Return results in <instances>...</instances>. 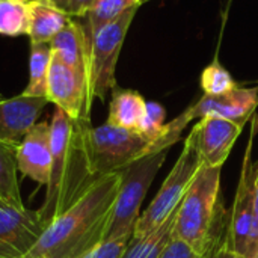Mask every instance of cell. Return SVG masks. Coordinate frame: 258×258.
<instances>
[{"mask_svg":"<svg viewBox=\"0 0 258 258\" xmlns=\"http://www.w3.org/2000/svg\"><path fill=\"white\" fill-rule=\"evenodd\" d=\"M121 171L98 180L62 215L48 224L21 258H85L107 236Z\"/></svg>","mask_w":258,"mask_h":258,"instance_id":"cell-1","label":"cell"},{"mask_svg":"<svg viewBox=\"0 0 258 258\" xmlns=\"http://www.w3.org/2000/svg\"><path fill=\"white\" fill-rule=\"evenodd\" d=\"M91 119H71L59 107L50 121L51 169L42 206L36 215L45 228L70 209L97 177L91 151Z\"/></svg>","mask_w":258,"mask_h":258,"instance_id":"cell-2","label":"cell"},{"mask_svg":"<svg viewBox=\"0 0 258 258\" xmlns=\"http://www.w3.org/2000/svg\"><path fill=\"white\" fill-rule=\"evenodd\" d=\"M221 171L203 165L177 209L174 236L189 243L197 252L204 254L212 230L222 207Z\"/></svg>","mask_w":258,"mask_h":258,"instance_id":"cell-3","label":"cell"},{"mask_svg":"<svg viewBox=\"0 0 258 258\" xmlns=\"http://www.w3.org/2000/svg\"><path fill=\"white\" fill-rule=\"evenodd\" d=\"M166 154L168 150L148 154L121 171V186L118 190L113 216L106 239L118 236H133L136 221L141 216L142 203L159 169L163 166Z\"/></svg>","mask_w":258,"mask_h":258,"instance_id":"cell-4","label":"cell"},{"mask_svg":"<svg viewBox=\"0 0 258 258\" xmlns=\"http://www.w3.org/2000/svg\"><path fill=\"white\" fill-rule=\"evenodd\" d=\"M201 166H203V162L198 156V151L192 139L187 136L184 139L183 150L174 168L165 178L162 187L159 189L154 200L150 203L148 209L136 221L133 237L148 234L150 231L162 225L172 215V212L183 201L189 186L192 184Z\"/></svg>","mask_w":258,"mask_h":258,"instance_id":"cell-5","label":"cell"},{"mask_svg":"<svg viewBox=\"0 0 258 258\" xmlns=\"http://www.w3.org/2000/svg\"><path fill=\"white\" fill-rule=\"evenodd\" d=\"M92 165L97 177L119 172L133 162L157 151L156 144L141 132L115 127L109 122L91 128Z\"/></svg>","mask_w":258,"mask_h":258,"instance_id":"cell-6","label":"cell"},{"mask_svg":"<svg viewBox=\"0 0 258 258\" xmlns=\"http://www.w3.org/2000/svg\"><path fill=\"white\" fill-rule=\"evenodd\" d=\"M138 9H130L119 18L101 27L89 41V85L92 98L101 101L116 88V63L128 27Z\"/></svg>","mask_w":258,"mask_h":258,"instance_id":"cell-7","label":"cell"},{"mask_svg":"<svg viewBox=\"0 0 258 258\" xmlns=\"http://www.w3.org/2000/svg\"><path fill=\"white\" fill-rule=\"evenodd\" d=\"M257 106L258 86H237L231 92L218 97L204 94L195 104L187 107L174 121L168 122V133L172 139L178 141L189 122H192L194 119H201L204 116H218L245 125Z\"/></svg>","mask_w":258,"mask_h":258,"instance_id":"cell-8","label":"cell"},{"mask_svg":"<svg viewBox=\"0 0 258 258\" xmlns=\"http://www.w3.org/2000/svg\"><path fill=\"white\" fill-rule=\"evenodd\" d=\"M47 100L76 121L89 119L94 101L88 79L54 56L48 71Z\"/></svg>","mask_w":258,"mask_h":258,"instance_id":"cell-9","label":"cell"},{"mask_svg":"<svg viewBox=\"0 0 258 258\" xmlns=\"http://www.w3.org/2000/svg\"><path fill=\"white\" fill-rule=\"evenodd\" d=\"M242 130V124L218 116H204L198 119L187 136L192 139L203 165L222 168Z\"/></svg>","mask_w":258,"mask_h":258,"instance_id":"cell-10","label":"cell"},{"mask_svg":"<svg viewBox=\"0 0 258 258\" xmlns=\"http://www.w3.org/2000/svg\"><path fill=\"white\" fill-rule=\"evenodd\" d=\"M254 181H255V165L252 163V136L246 148L240 178L237 184L236 198L230 212V230L234 249L245 258L246 246L251 236L254 222Z\"/></svg>","mask_w":258,"mask_h":258,"instance_id":"cell-11","label":"cell"},{"mask_svg":"<svg viewBox=\"0 0 258 258\" xmlns=\"http://www.w3.org/2000/svg\"><path fill=\"white\" fill-rule=\"evenodd\" d=\"M50 122H36L24 136L17 148V168L18 171L36 181L47 186L51 169V136Z\"/></svg>","mask_w":258,"mask_h":258,"instance_id":"cell-12","label":"cell"},{"mask_svg":"<svg viewBox=\"0 0 258 258\" xmlns=\"http://www.w3.org/2000/svg\"><path fill=\"white\" fill-rule=\"evenodd\" d=\"M45 97L17 95L0 101V142L18 147L47 106Z\"/></svg>","mask_w":258,"mask_h":258,"instance_id":"cell-13","label":"cell"},{"mask_svg":"<svg viewBox=\"0 0 258 258\" xmlns=\"http://www.w3.org/2000/svg\"><path fill=\"white\" fill-rule=\"evenodd\" d=\"M36 212L17 209L0 198V246L26 254L42 234Z\"/></svg>","mask_w":258,"mask_h":258,"instance_id":"cell-14","label":"cell"},{"mask_svg":"<svg viewBox=\"0 0 258 258\" xmlns=\"http://www.w3.org/2000/svg\"><path fill=\"white\" fill-rule=\"evenodd\" d=\"M51 54L74 68L89 82V45L82 23H70L50 41ZM91 86V85H89Z\"/></svg>","mask_w":258,"mask_h":258,"instance_id":"cell-15","label":"cell"},{"mask_svg":"<svg viewBox=\"0 0 258 258\" xmlns=\"http://www.w3.org/2000/svg\"><path fill=\"white\" fill-rule=\"evenodd\" d=\"M29 39L30 42H48L70 23V17L63 14L51 0L29 2Z\"/></svg>","mask_w":258,"mask_h":258,"instance_id":"cell-16","label":"cell"},{"mask_svg":"<svg viewBox=\"0 0 258 258\" xmlns=\"http://www.w3.org/2000/svg\"><path fill=\"white\" fill-rule=\"evenodd\" d=\"M145 112H147V101L139 92L132 89L115 88L112 91L109 116L106 122L115 127L139 132Z\"/></svg>","mask_w":258,"mask_h":258,"instance_id":"cell-17","label":"cell"},{"mask_svg":"<svg viewBox=\"0 0 258 258\" xmlns=\"http://www.w3.org/2000/svg\"><path fill=\"white\" fill-rule=\"evenodd\" d=\"M178 209V207H177ZM177 209L172 215L156 230L150 231L145 236L130 239L122 258H159L171 237L174 236V225L177 219Z\"/></svg>","mask_w":258,"mask_h":258,"instance_id":"cell-18","label":"cell"},{"mask_svg":"<svg viewBox=\"0 0 258 258\" xmlns=\"http://www.w3.org/2000/svg\"><path fill=\"white\" fill-rule=\"evenodd\" d=\"M144 0H97L89 12L85 15V23H82L88 45L101 27L119 18L127 11L138 9Z\"/></svg>","mask_w":258,"mask_h":258,"instance_id":"cell-19","label":"cell"},{"mask_svg":"<svg viewBox=\"0 0 258 258\" xmlns=\"http://www.w3.org/2000/svg\"><path fill=\"white\" fill-rule=\"evenodd\" d=\"M51 47L48 42H30L29 56V83L21 92L27 97L47 98V80L51 65Z\"/></svg>","mask_w":258,"mask_h":258,"instance_id":"cell-20","label":"cell"},{"mask_svg":"<svg viewBox=\"0 0 258 258\" xmlns=\"http://www.w3.org/2000/svg\"><path fill=\"white\" fill-rule=\"evenodd\" d=\"M17 148L0 142V198L17 209H26L18 186Z\"/></svg>","mask_w":258,"mask_h":258,"instance_id":"cell-21","label":"cell"},{"mask_svg":"<svg viewBox=\"0 0 258 258\" xmlns=\"http://www.w3.org/2000/svg\"><path fill=\"white\" fill-rule=\"evenodd\" d=\"M204 258H243L234 249L230 230V212L224 207V204L215 221Z\"/></svg>","mask_w":258,"mask_h":258,"instance_id":"cell-22","label":"cell"},{"mask_svg":"<svg viewBox=\"0 0 258 258\" xmlns=\"http://www.w3.org/2000/svg\"><path fill=\"white\" fill-rule=\"evenodd\" d=\"M29 2L0 0V35L21 36L29 33Z\"/></svg>","mask_w":258,"mask_h":258,"instance_id":"cell-23","label":"cell"},{"mask_svg":"<svg viewBox=\"0 0 258 258\" xmlns=\"http://www.w3.org/2000/svg\"><path fill=\"white\" fill-rule=\"evenodd\" d=\"M239 85L234 82V79L231 77V74L218 62L215 60L213 63H210L201 76V88L204 91L206 95H212V97H218V95H224L231 92L233 89H236Z\"/></svg>","mask_w":258,"mask_h":258,"instance_id":"cell-24","label":"cell"},{"mask_svg":"<svg viewBox=\"0 0 258 258\" xmlns=\"http://www.w3.org/2000/svg\"><path fill=\"white\" fill-rule=\"evenodd\" d=\"M130 239H132V236L107 237L85 258H122V254H124Z\"/></svg>","mask_w":258,"mask_h":258,"instance_id":"cell-25","label":"cell"},{"mask_svg":"<svg viewBox=\"0 0 258 258\" xmlns=\"http://www.w3.org/2000/svg\"><path fill=\"white\" fill-rule=\"evenodd\" d=\"M204 254L197 252L189 243L172 236L159 258H203Z\"/></svg>","mask_w":258,"mask_h":258,"instance_id":"cell-26","label":"cell"},{"mask_svg":"<svg viewBox=\"0 0 258 258\" xmlns=\"http://www.w3.org/2000/svg\"><path fill=\"white\" fill-rule=\"evenodd\" d=\"M70 18H82L95 5L97 0H51Z\"/></svg>","mask_w":258,"mask_h":258,"instance_id":"cell-27","label":"cell"},{"mask_svg":"<svg viewBox=\"0 0 258 258\" xmlns=\"http://www.w3.org/2000/svg\"><path fill=\"white\" fill-rule=\"evenodd\" d=\"M258 249V163H255V181H254V222L251 228L249 242L246 246L245 258H251Z\"/></svg>","mask_w":258,"mask_h":258,"instance_id":"cell-28","label":"cell"},{"mask_svg":"<svg viewBox=\"0 0 258 258\" xmlns=\"http://www.w3.org/2000/svg\"><path fill=\"white\" fill-rule=\"evenodd\" d=\"M0 258H21V255L17 254V252H14L12 249H8V248L0 246Z\"/></svg>","mask_w":258,"mask_h":258,"instance_id":"cell-29","label":"cell"},{"mask_svg":"<svg viewBox=\"0 0 258 258\" xmlns=\"http://www.w3.org/2000/svg\"><path fill=\"white\" fill-rule=\"evenodd\" d=\"M251 258H258V249L257 251H255V252H254V255H252V257Z\"/></svg>","mask_w":258,"mask_h":258,"instance_id":"cell-30","label":"cell"},{"mask_svg":"<svg viewBox=\"0 0 258 258\" xmlns=\"http://www.w3.org/2000/svg\"><path fill=\"white\" fill-rule=\"evenodd\" d=\"M3 100V95H2V92H0V101Z\"/></svg>","mask_w":258,"mask_h":258,"instance_id":"cell-31","label":"cell"},{"mask_svg":"<svg viewBox=\"0 0 258 258\" xmlns=\"http://www.w3.org/2000/svg\"><path fill=\"white\" fill-rule=\"evenodd\" d=\"M145 2H150V0H144V3H145Z\"/></svg>","mask_w":258,"mask_h":258,"instance_id":"cell-32","label":"cell"},{"mask_svg":"<svg viewBox=\"0 0 258 258\" xmlns=\"http://www.w3.org/2000/svg\"><path fill=\"white\" fill-rule=\"evenodd\" d=\"M27 2H30V0H27Z\"/></svg>","mask_w":258,"mask_h":258,"instance_id":"cell-33","label":"cell"},{"mask_svg":"<svg viewBox=\"0 0 258 258\" xmlns=\"http://www.w3.org/2000/svg\"><path fill=\"white\" fill-rule=\"evenodd\" d=\"M203 258H204V255H203Z\"/></svg>","mask_w":258,"mask_h":258,"instance_id":"cell-34","label":"cell"}]
</instances>
